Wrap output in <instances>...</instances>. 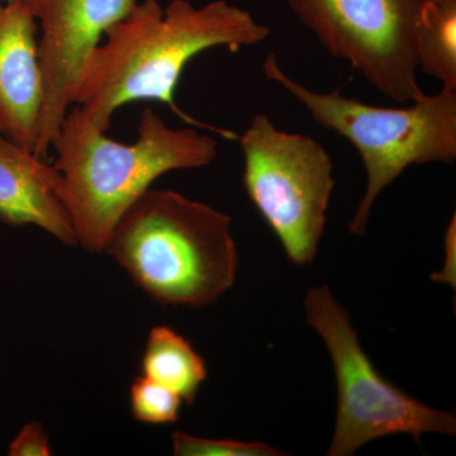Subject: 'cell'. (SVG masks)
<instances>
[{
    "instance_id": "cell-1",
    "label": "cell",
    "mask_w": 456,
    "mask_h": 456,
    "mask_svg": "<svg viewBox=\"0 0 456 456\" xmlns=\"http://www.w3.org/2000/svg\"><path fill=\"white\" fill-rule=\"evenodd\" d=\"M270 28L226 0L196 7L189 0L137 2L130 13L107 29L75 82L71 106L79 107L95 127L108 131L114 113L132 102L165 104L179 118L227 140L235 132L204 125L176 104V88L194 57L215 47L236 53L269 37Z\"/></svg>"
},
{
    "instance_id": "cell-2",
    "label": "cell",
    "mask_w": 456,
    "mask_h": 456,
    "mask_svg": "<svg viewBox=\"0 0 456 456\" xmlns=\"http://www.w3.org/2000/svg\"><path fill=\"white\" fill-rule=\"evenodd\" d=\"M51 150L77 245L104 253L117 222L155 180L170 171L208 167L217 159L218 142L196 128L170 127L147 107L141 113L137 140L123 143L71 106Z\"/></svg>"
},
{
    "instance_id": "cell-3",
    "label": "cell",
    "mask_w": 456,
    "mask_h": 456,
    "mask_svg": "<svg viewBox=\"0 0 456 456\" xmlns=\"http://www.w3.org/2000/svg\"><path fill=\"white\" fill-rule=\"evenodd\" d=\"M152 301L204 307L235 284L231 217L178 191L150 188L132 203L104 248Z\"/></svg>"
},
{
    "instance_id": "cell-4",
    "label": "cell",
    "mask_w": 456,
    "mask_h": 456,
    "mask_svg": "<svg viewBox=\"0 0 456 456\" xmlns=\"http://www.w3.org/2000/svg\"><path fill=\"white\" fill-rule=\"evenodd\" d=\"M264 75L292 95L314 121L353 143L367 171V187L349 224L362 236L380 193L413 165L454 164L456 89L436 94L421 92L411 106L375 107L344 97L340 90L314 92L285 73L275 53L263 62Z\"/></svg>"
},
{
    "instance_id": "cell-5",
    "label": "cell",
    "mask_w": 456,
    "mask_h": 456,
    "mask_svg": "<svg viewBox=\"0 0 456 456\" xmlns=\"http://www.w3.org/2000/svg\"><path fill=\"white\" fill-rule=\"evenodd\" d=\"M303 305L308 325L326 344L338 386V417L327 455L351 456L389 435H410L417 444L426 434L455 436L454 415L428 407L384 379L327 285L310 288Z\"/></svg>"
},
{
    "instance_id": "cell-6",
    "label": "cell",
    "mask_w": 456,
    "mask_h": 456,
    "mask_svg": "<svg viewBox=\"0 0 456 456\" xmlns=\"http://www.w3.org/2000/svg\"><path fill=\"white\" fill-rule=\"evenodd\" d=\"M237 141L244 154L248 197L288 260L308 265L325 232L335 188L329 152L310 136L281 130L264 113L255 114Z\"/></svg>"
},
{
    "instance_id": "cell-7",
    "label": "cell",
    "mask_w": 456,
    "mask_h": 456,
    "mask_svg": "<svg viewBox=\"0 0 456 456\" xmlns=\"http://www.w3.org/2000/svg\"><path fill=\"white\" fill-rule=\"evenodd\" d=\"M330 55L398 103L422 92L415 36L425 0H285Z\"/></svg>"
},
{
    "instance_id": "cell-8",
    "label": "cell",
    "mask_w": 456,
    "mask_h": 456,
    "mask_svg": "<svg viewBox=\"0 0 456 456\" xmlns=\"http://www.w3.org/2000/svg\"><path fill=\"white\" fill-rule=\"evenodd\" d=\"M38 25L42 108L36 155L46 159L66 113L75 82L107 29L137 0H22Z\"/></svg>"
},
{
    "instance_id": "cell-9",
    "label": "cell",
    "mask_w": 456,
    "mask_h": 456,
    "mask_svg": "<svg viewBox=\"0 0 456 456\" xmlns=\"http://www.w3.org/2000/svg\"><path fill=\"white\" fill-rule=\"evenodd\" d=\"M42 97L37 22L22 0H0V132L35 155Z\"/></svg>"
},
{
    "instance_id": "cell-10",
    "label": "cell",
    "mask_w": 456,
    "mask_h": 456,
    "mask_svg": "<svg viewBox=\"0 0 456 456\" xmlns=\"http://www.w3.org/2000/svg\"><path fill=\"white\" fill-rule=\"evenodd\" d=\"M0 221L12 227L36 226L61 244L77 246L61 197V178L47 164L0 132Z\"/></svg>"
},
{
    "instance_id": "cell-11",
    "label": "cell",
    "mask_w": 456,
    "mask_h": 456,
    "mask_svg": "<svg viewBox=\"0 0 456 456\" xmlns=\"http://www.w3.org/2000/svg\"><path fill=\"white\" fill-rule=\"evenodd\" d=\"M142 375L193 404L208 377L206 362L187 338L169 326L152 327L141 358Z\"/></svg>"
},
{
    "instance_id": "cell-12",
    "label": "cell",
    "mask_w": 456,
    "mask_h": 456,
    "mask_svg": "<svg viewBox=\"0 0 456 456\" xmlns=\"http://www.w3.org/2000/svg\"><path fill=\"white\" fill-rule=\"evenodd\" d=\"M417 68L456 89V4L426 2L417 22Z\"/></svg>"
},
{
    "instance_id": "cell-13",
    "label": "cell",
    "mask_w": 456,
    "mask_h": 456,
    "mask_svg": "<svg viewBox=\"0 0 456 456\" xmlns=\"http://www.w3.org/2000/svg\"><path fill=\"white\" fill-rule=\"evenodd\" d=\"M183 399L167 387L141 375L130 387V408L136 421L146 425L175 424Z\"/></svg>"
},
{
    "instance_id": "cell-14",
    "label": "cell",
    "mask_w": 456,
    "mask_h": 456,
    "mask_svg": "<svg viewBox=\"0 0 456 456\" xmlns=\"http://www.w3.org/2000/svg\"><path fill=\"white\" fill-rule=\"evenodd\" d=\"M175 456H281L287 455L265 443L237 440H215L176 431L171 435Z\"/></svg>"
},
{
    "instance_id": "cell-15",
    "label": "cell",
    "mask_w": 456,
    "mask_h": 456,
    "mask_svg": "<svg viewBox=\"0 0 456 456\" xmlns=\"http://www.w3.org/2000/svg\"><path fill=\"white\" fill-rule=\"evenodd\" d=\"M53 454L49 436L40 422H28L18 432L8 446L11 456H50Z\"/></svg>"
},
{
    "instance_id": "cell-16",
    "label": "cell",
    "mask_w": 456,
    "mask_h": 456,
    "mask_svg": "<svg viewBox=\"0 0 456 456\" xmlns=\"http://www.w3.org/2000/svg\"><path fill=\"white\" fill-rule=\"evenodd\" d=\"M426 2L439 3V4H456V0H426Z\"/></svg>"
}]
</instances>
